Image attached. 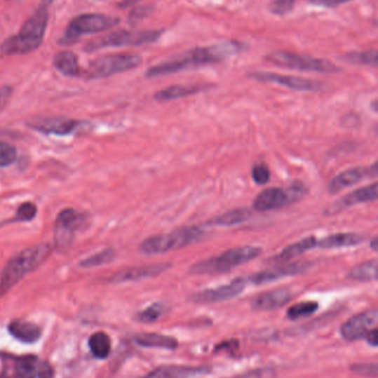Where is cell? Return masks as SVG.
Masks as SVG:
<instances>
[{"instance_id": "cell-1", "label": "cell", "mask_w": 378, "mask_h": 378, "mask_svg": "<svg viewBox=\"0 0 378 378\" xmlns=\"http://www.w3.org/2000/svg\"><path fill=\"white\" fill-rule=\"evenodd\" d=\"M239 50V46L234 42L209 46V47L196 48V49L188 51L184 55L173 58L170 60L153 65L147 70V76L157 78V76H170V74H177L180 71L191 69L193 67L220 62V61L237 53Z\"/></svg>"}, {"instance_id": "cell-2", "label": "cell", "mask_w": 378, "mask_h": 378, "mask_svg": "<svg viewBox=\"0 0 378 378\" xmlns=\"http://www.w3.org/2000/svg\"><path fill=\"white\" fill-rule=\"evenodd\" d=\"M49 6L40 4L37 11L22 25L18 34L7 38L0 46V53L5 55H21L32 53L42 45L45 39Z\"/></svg>"}, {"instance_id": "cell-3", "label": "cell", "mask_w": 378, "mask_h": 378, "mask_svg": "<svg viewBox=\"0 0 378 378\" xmlns=\"http://www.w3.org/2000/svg\"><path fill=\"white\" fill-rule=\"evenodd\" d=\"M51 252L53 247L50 243H40L15 255L0 272V297L13 289L27 274L39 268Z\"/></svg>"}, {"instance_id": "cell-4", "label": "cell", "mask_w": 378, "mask_h": 378, "mask_svg": "<svg viewBox=\"0 0 378 378\" xmlns=\"http://www.w3.org/2000/svg\"><path fill=\"white\" fill-rule=\"evenodd\" d=\"M261 248L255 245H241L229 249L218 256L201 261L191 268L193 274H212L227 272L237 266L248 264L260 256Z\"/></svg>"}, {"instance_id": "cell-5", "label": "cell", "mask_w": 378, "mask_h": 378, "mask_svg": "<svg viewBox=\"0 0 378 378\" xmlns=\"http://www.w3.org/2000/svg\"><path fill=\"white\" fill-rule=\"evenodd\" d=\"M203 235H205V231L197 226L180 228L168 234L147 238L140 245V251L144 255H159V253L168 252V251L184 248L186 245L199 241Z\"/></svg>"}, {"instance_id": "cell-6", "label": "cell", "mask_w": 378, "mask_h": 378, "mask_svg": "<svg viewBox=\"0 0 378 378\" xmlns=\"http://www.w3.org/2000/svg\"><path fill=\"white\" fill-rule=\"evenodd\" d=\"M161 36V30H119L91 40L86 43L84 50L92 53L105 48L136 47L155 42Z\"/></svg>"}, {"instance_id": "cell-7", "label": "cell", "mask_w": 378, "mask_h": 378, "mask_svg": "<svg viewBox=\"0 0 378 378\" xmlns=\"http://www.w3.org/2000/svg\"><path fill=\"white\" fill-rule=\"evenodd\" d=\"M142 63V58L137 55L128 53H115L97 58L90 63L89 68L86 71V79H104L114 74H122L132 69L137 68Z\"/></svg>"}, {"instance_id": "cell-8", "label": "cell", "mask_w": 378, "mask_h": 378, "mask_svg": "<svg viewBox=\"0 0 378 378\" xmlns=\"http://www.w3.org/2000/svg\"><path fill=\"white\" fill-rule=\"evenodd\" d=\"M120 24V19L101 15V13H86L74 18L69 24L61 42L62 45H72L82 34H99L107 32Z\"/></svg>"}, {"instance_id": "cell-9", "label": "cell", "mask_w": 378, "mask_h": 378, "mask_svg": "<svg viewBox=\"0 0 378 378\" xmlns=\"http://www.w3.org/2000/svg\"><path fill=\"white\" fill-rule=\"evenodd\" d=\"M305 194L306 187L302 183H295L288 188H269L257 196L253 207L261 212L276 210L297 203L304 197Z\"/></svg>"}, {"instance_id": "cell-10", "label": "cell", "mask_w": 378, "mask_h": 378, "mask_svg": "<svg viewBox=\"0 0 378 378\" xmlns=\"http://www.w3.org/2000/svg\"><path fill=\"white\" fill-rule=\"evenodd\" d=\"M266 60L278 67L295 69V70L310 71V72H320V74H334L339 71L337 65L330 61L316 59L309 55L287 53V51L270 53L266 57Z\"/></svg>"}, {"instance_id": "cell-11", "label": "cell", "mask_w": 378, "mask_h": 378, "mask_svg": "<svg viewBox=\"0 0 378 378\" xmlns=\"http://www.w3.org/2000/svg\"><path fill=\"white\" fill-rule=\"evenodd\" d=\"M86 224V216L74 208H65L58 215L55 224V245L59 250L70 247L74 234Z\"/></svg>"}, {"instance_id": "cell-12", "label": "cell", "mask_w": 378, "mask_h": 378, "mask_svg": "<svg viewBox=\"0 0 378 378\" xmlns=\"http://www.w3.org/2000/svg\"><path fill=\"white\" fill-rule=\"evenodd\" d=\"M247 287V280L243 278H237L229 283L212 288V289L203 290L201 292L191 295V301L197 304H212V303L229 301L238 297Z\"/></svg>"}, {"instance_id": "cell-13", "label": "cell", "mask_w": 378, "mask_h": 378, "mask_svg": "<svg viewBox=\"0 0 378 378\" xmlns=\"http://www.w3.org/2000/svg\"><path fill=\"white\" fill-rule=\"evenodd\" d=\"M378 325V309L353 316L341 326V335L349 342L365 339L368 332Z\"/></svg>"}, {"instance_id": "cell-14", "label": "cell", "mask_w": 378, "mask_h": 378, "mask_svg": "<svg viewBox=\"0 0 378 378\" xmlns=\"http://www.w3.org/2000/svg\"><path fill=\"white\" fill-rule=\"evenodd\" d=\"M250 78L257 81L266 82V83L278 84L285 86L288 89L297 90V91H316L321 89L320 82L312 81L308 79L297 78V76H283V74H272V72H252L249 74Z\"/></svg>"}, {"instance_id": "cell-15", "label": "cell", "mask_w": 378, "mask_h": 378, "mask_svg": "<svg viewBox=\"0 0 378 378\" xmlns=\"http://www.w3.org/2000/svg\"><path fill=\"white\" fill-rule=\"evenodd\" d=\"M81 122L67 118H43L34 119L28 122V126L46 135L65 136L74 133L78 130Z\"/></svg>"}, {"instance_id": "cell-16", "label": "cell", "mask_w": 378, "mask_h": 378, "mask_svg": "<svg viewBox=\"0 0 378 378\" xmlns=\"http://www.w3.org/2000/svg\"><path fill=\"white\" fill-rule=\"evenodd\" d=\"M170 264H157L145 266H132L121 271L115 272L109 278L111 283H126V282L141 281V280L154 278L170 269Z\"/></svg>"}, {"instance_id": "cell-17", "label": "cell", "mask_w": 378, "mask_h": 378, "mask_svg": "<svg viewBox=\"0 0 378 378\" xmlns=\"http://www.w3.org/2000/svg\"><path fill=\"white\" fill-rule=\"evenodd\" d=\"M375 201H378V182L358 188L356 191L342 197L339 201L332 203L331 207L328 210V214L335 215L337 212H343L344 209L349 208V207L358 205V203H365Z\"/></svg>"}, {"instance_id": "cell-18", "label": "cell", "mask_w": 378, "mask_h": 378, "mask_svg": "<svg viewBox=\"0 0 378 378\" xmlns=\"http://www.w3.org/2000/svg\"><path fill=\"white\" fill-rule=\"evenodd\" d=\"M310 266L311 264H308V262L282 264V266H277V268L269 269V270L253 274L252 277H250V282L257 285H266V283H270V282L282 279V278L303 274V272L308 271Z\"/></svg>"}, {"instance_id": "cell-19", "label": "cell", "mask_w": 378, "mask_h": 378, "mask_svg": "<svg viewBox=\"0 0 378 378\" xmlns=\"http://www.w3.org/2000/svg\"><path fill=\"white\" fill-rule=\"evenodd\" d=\"M207 366L163 365L142 378H191L209 373Z\"/></svg>"}, {"instance_id": "cell-20", "label": "cell", "mask_w": 378, "mask_h": 378, "mask_svg": "<svg viewBox=\"0 0 378 378\" xmlns=\"http://www.w3.org/2000/svg\"><path fill=\"white\" fill-rule=\"evenodd\" d=\"M292 299L288 289H276L260 293L253 299L251 305L257 311H272L285 306Z\"/></svg>"}, {"instance_id": "cell-21", "label": "cell", "mask_w": 378, "mask_h": 378, "mask_svg": "<svg viewBox=\"0 0 378 378\" xmlns=\"http://www.w3.org/2000/svg\"><path fill=\"white\" fill-rule=\"evenodd\" d=\"M8 330L15 339L26 344H34L41 337L39 326L26 320H15L9 324Z\"/></svg>"}, {"instance_id": "cell-22", "label": "cell", "mask_w": 378, "mask_h": 378, "mask_svg": "<svg viewBox=\"0 0 378 378\" xmlns=\"http://www.w3.org/2000/svg\"><path fill=\"white\" fill-rule=\"evenodd\" d=\"M362 241V236L358 234L339 232V234H333L322 239H318V247L321 249L349 248V247L360 245Z\"/></svg>"}, {"instance_id": "cell-23", "label": "cell", "mask_w": 378, "mask_h": 378, "mask_svg": "<svg viewBox=\"0 0 378 378\" xmlns=\"http://www.w3.org/2000/svg\"><path fill=\"white\" fill-rule=\"evenodd\" d=\"M364 177H367V173L364 167H356V168L345 170L331 180L329 185L330 191L332 194L339 193L343 189L360 183Z\"/></svg>"}, {"instance_id": "cell-24", "label": "cell", "mask_w": 378, "mask_h": 378, "mask_svg": "<svg viewBox=\"0 0 378 378\" xmlns=\"http://www.w3.org/2000/svg\"><path fill=\"white\" fill-rule=\"evenodd\" d=\"M135 342L140 346L149 347V349L175 350L178 347V341L175 337L161 335V334H140V335H136Z\"/></svg>"}, {"instance_id": "cell-25", "label": "cell", "mask_w": 378, "mask_h": 378, "mask_svg": "<svg viewBox=\"0 0 378 378\" xmlns=\"http://www.w3.org/2000/svg\"><path fill=\"white\" fill-rule=\"evenodd\" d=\"M53 65L60 74L65 76H81L82 71L79 65L78 58L71 51H61L55 55Z\"/></svg>"}, {"instance_id": "cell-26", "label": "cell", "mask_w": 378, "mask_h": 378, "mask_svg": "<svg viewBox=\"0 0 378 378\" xmlns=\"http://www.w3.org/2000/svg\"><path fill=\"white\" fill-rule=\"evenodd\" d=\"M250 217V209L236 208L215 217L212 220H209L208 224L217 226V227H231V226H237L247 222Z\"/></svg>"}, {"instance_id": "cell-27", "label": "cell", "mask_w": 378, "mask_h": 378, "mask_svg": "<svg viewBox=\"0 0 378 378\" xmlns=\"http://www.w3.org/2000/svg\"><path fill=\"white\" fill-rule=\"evenodd\" d=\"M318 247V239L316 237H308L300 240L297 243L288 245L287 248L283 249L279 255L274 257V261H287L291 259L297 258L301 256L306 251Z\"/></svg>"}, {"instance_id": "cell-28", "label": "cell", "mask_w": 378, "mask_h": 378, "mask_svg": "<svg viewBox=\"0 0 378 378\" xmlns=\"http://www.w3.org/2000/svg\"><path fill=\"white\" fill-rule=\"evenodd\" d=\"M199 91H201L199 86H172L157 92L155 94V99L159 102L174 101V100L194 95Z\"/></svg>"}, {"instance_id": "cell-29", "label": "cell", "mask_w": 378, "mask_h": 378, "mask_svg": "<svg viewBox=\"0 0 378 378\" xmlns=\"http://www.w3.org/2000/svg\"><path fill=\"white\" fill-rule=\"evenodd\" d=\"M349 277L355 281L372 282L378 280V260H370L354 266Z\"/></svg>"}, {"instance_id": "cell-30", "label": "cell", "mask_w": 378, "mask_h": 378, "mask_svg": "<svg viewBox=\"0 0 378 378\" xmlns=\"http://www.w3.org/2000/svg\"><path fill=\"white\" fill-rule=\"evenodd\" d=\"M89 347L92 354L99 360H105L111 353V339L104 332H97L89 339Z\"/></svg>"}, {"instance_id": "cell-31", "label": "cell", "mask_w": 378, "mask_h": 378, "mask_svg": "<svg viewBox=\"0 0 378 378\" xmlns=\"http://www.w3.org/2000/svg\"><path fill=\"white\" fill-rule=\"evenodd\" d=\"M37 358L27 355L15 360V378H36L37 376Z\"/></svg>"}, {"instance_id": "cell-32", "label": "cell", "mask_w": 378, "mask_h": 378, "mask_svg": "<svg viewBox=\"0 0 378 378\" xmlns=\"http://www.w3.org/2000/svg\"><path fill=\"white\" fill-rule=\"evenodd\" d=\"M116 253L113 249H105L100 252L94 253L92 256L83 259L79 266L84 269L95 268V266H104L110 264L115 259Z\"/></svg>"}, {"instance_id": "cell-33", "label": "cell", "mask_w": 378, "mask_h": 378, "mask_svg": "<svg viewBox=\"0 0 378 378\" xmlns=\"http://www.w3.org/2000/svg\"><path fill=\"white\" fill-rule=\"evenodd\" d=\"M318 309V304L313 301H306V302L297 303L292 305L288 310L287 316L290 320H299V318H308L316 313Z\"/></svg>"}, {"instance_id": "cell-34", "label": "cell", "mask_w": 378, "mask_h": 378, "mask_svg": "<svg viewBox=\"0 0 378 378\" xmlns=\"http://www.w3.org/2000/svg\"><path fill=\"white\" fill-rule=\"evenodd\" d=\"M164 305L162 303H153L136 314V320L141 323H154L164 314Z\"/></svg>"}, {"instance_id": "cell-35", "label": "cell", "mask_w": 378, "mask_h": 378, "mask_svg": "<svg viewBox=\"0 0 378 378\" xmlns=\"http://www.w3.org/2000/svg\"><path fill=\"white\" fill-rule=\"evenodd\" d=\"M349 62L355 65H372L378 67V51H366V53H351L345 57Z\"/></svg>"}, {"instance_id": "cell-36", "label": "cell", "mask_w": 378, "mask_h": 378, "mask_svg": "<svg viewBox=\"0 0 378 378\" xmlns=\"http://www.w3.org/2000/svg\"><path fill=\"white\" fill-rule=\"evenodd\" d=\"M37 206H36L34 203H30V201H26V203H21L20 206H19V208L17 209L15 220H11V222H32L34 218H36V215H37Z\"/></svg>"}, {"instance_id": "cell-37", "label": "cell", "mask_w": 378, "mask_h": 378, "mask_svg": "<svg viewBox=\"0 0 378 378\" xmlns=\"http://www.w3.org/2000/svg\"><path fill=\"white\" fill-rule=\"evenodd\" d=\"M17 149L11 144L0 141V167H8L16 162Z\"/></svg>"}, {"instance_id": "cell-38", "label": "cell", "mask_w": 378, "mask_h": 378, "mask_svg": "<svg viewBox=\"0 0 378 378\" xmlns=\"http://www.w3.org/2000/svg\"><path fill=\"white\" fill-rule=\"evenodd\" d=\"M353 373L358 374L364 377L378 378V364L370 363V364H354L351 366Z\"/></svg>"}, {"instance_id": "cell-39", "label": "cell", "mask_w": 378, "mask_h": 378, "mask_svg": "<svg viewBox=\"0 0 378 378\" xmlns=\"http://www.w3.org/2000/svg\"><path fill=\"white\" fill-rule=\"evenodd\" d=\"M251 175H252L255 183L259 184V185H264L270 180V170L264 164H257L253 166Z\"/></svg>"}, {"instance_id": "cell-40", "label": "cell", "mask_w": 378, "mask_h": 378, "mask_svg": "<svg viewBox=\"0 0 378 378\" xmlns=\"http://www.w3.org/2000/svg\"><path fill=\"white\" fill-rule=\"evenodd\" d=\"M277 377V373L274 368L264 367L257 368V370H249L245 373L240 374V375L236 376L234 378H276Z\"/></svg>"}, {"instance_id": "cell-41", "label": "cell", "mask_w": 378, "mask_h": 378, "mask_svg": "<svg viewBox=\"0 0 378 378\" xmlns=\"http://www.w3.org/2000/svg\"><path fill=\"white\" fill-rule=\"evenodd\" d=\"M295 3V0H274V3L270 5V11L274 15L283 16L285 13L292 11Z\"/></svg>"}, {"instance_id": "cell-42", "label": "cell", "mask_w": 378, "mask_h": 378, "mask_svg": "<svg viewBox=\"0 0 378 378\" xmlns=\"http://www.w3.org/2000/svg\"><path fill=\"white\" fill-rule=\"evenodd\" d=\"M13 95V88L9 86H5L0 89V113L5 110V107L11 101Z\"/></svg>"}, {"instance_id": "cell-43", "label": "cell", "mask_w": 378, "mask_h": 378, "mask_svg": "<svg viewBox=\"0 0 378 378\" xmlns=\"http://www.w3.org/2000/svg\"><path fill=\"white\" fill-rule=\"evenodd\" d=\"M38 378H53V368L50 365L49 363L43 362L40 364L37 370Z\"/></svg>"}, {"instance_id": "cell-44", "label": "cell", "mask_w": 378, "mask_h": 378, "mask_svg": "<svg viewBox=\"0 0 378 378\" xmlns=\"http://www.w3.org/2000/svg\"><path fill=\"white\" fill-rule=\"evenodd\" d=\"M149 11H151V8H149V7H140V8L135 9L133 13H130V20H141L144 17L149 15Z\"/></svg>"}, {"instance_id": "cell-45", "label": "cell", "mask_w": 378, "mask_h": 378, "mask_svg": "<svg viewBox=\"0 0 378 378\" xmlns=\"http://www.w3.org/2000/svg\"><path fill=\"white\" fill-rule=\"evenodd\" d=\"M365 339L367 341L368 344L372 345V346H378V328L370 330L367 335H366Z\"/></svg>"}, {"instance_id": "cell-46", "label": "cell", "mask_w": 378, "mask_h": 378, "mask_svg": "<svg viewBox=\"0 0 378 378\" xmlns=\"http://www.w3.org/2000/svg\"><path fill=\"white\" fill-rule=\"evenodd\" d=\"M367 177H378V159L372 166L366 168Z\"/></svg>"}, {"instance_id": "cell-47", "label": "cell", "mask_w": 378, "mask_h": 378, "mask_svg": "<svg viewBox=\"0 0 378 378\" xmlns=\"http://www.w3.org/2000/svg\"><path fill=\"white\" fill-rule=\"evenodd\" d=\"M324 4L329 6H337L339 4L345 3V1H349V0H322Z\"/></svg>"}, {"instance_id": "cell-48", "label": "cell", "mask_w": 378, "mask_h": 378, "mask_svg": "<svg viewBox=\"0 0 378 378\" xmlns=\"http://www.w3.org/2000/svg\"><path fill=\"white\" fill-rule=\"evenodd\" d=\"M370 247H372V249L373 250H375L376 252H378V236L376 238H374L373 240H372V243H370Z\"/></svg>"}, {"instance_id": "cell-49", "label": "cell", "mask_w": 378, "mask_h": 378, "mask_svg": "<svg viewBox=\"0 0 378 378\" xmlns=\"http://www.w3.org/2000/svg\"><path fill=\"white\" fill-rule=\"evenodd\" d=\"M372 109H373L374 112L378 113V100H375L372 103Z\"/></svg>"}, {"instance_id": "cell-50", "label": "cell", "mask_w": 378, "mask_h": 378, "mask_svg": "<svg viewBox=\"0 0 378 378\" xmlns=\"http://www.w3.org/2000/svg\"><path fill=\"white\" fill-rule=\"evenodd\" d=\"M53 3V0H41V4H45V5L50 6Z\"/></svg>"}, {"instance_id": "cell-51", "label": "cell", "mask_w": 378, "mask_h": 378, "mask_svg": "<svg viewBox=\"0 0 378 378\" xmlns=\"http://www.w3.org/2000/svg\"><path fill=\"white\" fill-rule=\"evenodd\" d=\"M0 378H9L8 376H6L5 374H3V375H0Z\"/></svg>"}]
</instances>
